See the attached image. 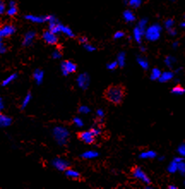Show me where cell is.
Masks as SVG:
<instances>
[{"mask_svg": "<svg viewBox=\"0 0 185 189\" xmlns=\"http://www.w3.org/2000/svg\"><path fill=\"white\" fill-rule=\"evenodd\" d=\"M52 135L56 140V142L59 145L64 146L68 142V138L69 137V132L67 128L64 127H56L52 130Z\"/></svg>", "mask_w": 185, "mask_h": 189, "instance_id": "3", "label": "cell"}, {"mask_svg": "<svg viewBox=\"0 0 185 189\" xmlns=\"http://www.w3.org/2000/svg\"><path fill=\"white\" fill-rule=\"evenodd\" d=\"M3 108H4V103H3V101L2 97H0V112L3 110Z\"/></svg>", "mask_w": 185, "mask_h": 189, "instance_id": "47", "label": "cell"}, {"mask_svg": "<svg viewBox=\"0 0 185 189\" xmlns=\"http://www.w3.org/2000/svg\"><path fill=\"white\" fill-rule=\"evenodd\" d=\"M48 16H37V15H32V14H28L25 16V19L33 23H44L48 22Z\"/></svg>", "mask_w": 185, "mask_h": 189, "instance_id": "10", "label": "cell"}, {"mask_svg": "<svg viewBox=\"0 0 185 189\" xmlns=\"http://www.w3.org/2000/svg\"><path fill=\"white\" fill-rule=\"evenodd\" d=\"M12 123V119L5 114L0 113V127H10Z\"/></svg>", "mask_w": 185, "mask_h": 189, "instance_id": "17", "label": "cell"}, {"mask_svg": "<svg viewBox=\"0 0 185 189\" xmlns=\"http://www.w3.org/2000/svg\"><path fill=\"white\" fill-rule=\"evenodd\" d=\"M164 25H165V28H166V30H169V29L174 28L175 22H174V20L172 19V18H168V19H166V21H165Z\"/></svg>", "mask_w": 185, "mask_h": 189, "instance_id": "31", "label": "cell"}, {"mask_svg": "<svg viewBox=\"0 0 185 189\" xmlns=\"http://www.w3.org/2000/svg\"><path fill=\"white\" fill-rule=\"evenodd\" d=\"M146 29L143 28V27H141L140 25H138V24L134 28L133 38L137 43H139V44L141 43L143 38H144V34H145V30H146Z\"/></svg>", "mask_w": 185, "mask_h": 189, "instance_id": "9", "label": "cell"}, {"mask_svg": "<svg viewBox=\"0 0 185 189\" xmlns=\"http://www.w3.org/2000/svg\"><path fill=\"white\" fill-rule=\"evenodd\" d=\"M2 40H3V38H2V37L0 36V42H2Z\"/></svg>", "mask_w": 185, "mask_h": 189, "instance_id": "52", "label": "cell"}, {"mask_svg": "<svg viewBox=\"0 0 185 189\" xmlns=\"http://www.w3.org/2000/svg\"><path fill=\"white\" fill-rule=\"evenodd\" d=\"M31 100H32V94H31V93H28V94L25 95L24 99H23V102H22V107H21V108H22V109L26 108L27 107H28V105L30 103Z\"/></svg>", "mask_w": 185, "mask_h": 189, "instance_id": "26", "label": "cell"}, {"mask_svg": "<svg viewBox=\"0 0 185 189\" xmlns=\"http://www.w3.org/2000/svg\"><path fill=\"white\" fill-rule=\"evenodd\" d=\"M170 1H172V2H173V1H176V0H170Z\"/></svg>", "mask_w": 185, "mask_h": 189, "instance_id": "53", "label": "cell"}, {"mask_svg": "<svg viewBox=\"0 0 185 189\" xmlns=\"http://www.w3.org/2000/svg\"><path fill=\"white\" fill-rule=\"evenodd\" d=\"M179 46L178 42H177V41H175V42L172 44V46H173V48H177V46Z\"/></svg>", "mask_w": 185, "mask_h": 189, "instance_id": "49", "label": "cell"}, {"mask_svg": "<svg viewBox=\"0 0 185 189\" xmlns=\"http://www.w3.org/2000/svg\"><path fill=\"white\" fill-rule=\"evenodd\" d=\"M91 131L94 132V134L95 136H98V135H100L101 133V129L100 127H93L91 129Z\"/></svg>", "mask_w": 185, "mask_h": 189, "instance_id": "42", "label": "cell"}, {"mask_svg": "<svg viewBox=\"0 0 185 189\" xmlns=\"http://www.w3.org/2000/svg\"><path fill=\"white\" fill-rule=\"evenodd\" d=\"M174 77V74L172 73V72H161V75L159 77V82L161 83H166V82L172 80Z\"/></svg>", "mask_w": 185, "mask_h": 189, "instance_id": "19", "label": "cell"}, {"mask_svg": "<svg viewBox=\"0 0 185 189\" xmlns=\"http://www.w3.org/2000/svg\"><path fill=\"white\" fill-rule=\"evenodd\" d=\"M137 62L140 65V66L142 69H144V70H147L148 67H149L148 61L146 60V59L143 58V57H138L137 58Z\"/></svg>", "mask_w": 185, "mask_h": 189, "instance_id": "24", "label": "cell"}, {"mask_svg": "<svg viewBox=\"0 0 185 189\" xmlns=\"http://www.w3.org/2000/svg\"><path fill=\"white\" fill-rule=\"evenodd\" d=\"M177 152L181 157H185V143H181L177 148Z\"/></svg>", "mask_w": 185, "mask_h": 189, "instance_id": "34", "label": "cell"}, {"mask_svg": "<svg viewBox=\"0 0 185 189\" xmlns=\"http://www.w3.org/2000/svg\"><path fill=\"white\" fill-rule=\"evenodd\" d=\"M162 27L159 23H153L146 27L144 34V37L148 41H156L160 38L162 34Z\"/></svg>", "mask_w": 185, "mask_h": 189, "instance_id": "2", "label": "cell"}, {"mask_svg": "<svg viewBox=\"0 0 185 189\" xmlns=\"http://www.w3.org/2000/svg\"><path fill=\"white\" fill-rule=\"evenodd\" d=\"M180 27H181L182 29H183V30H185V21H183V22H182V23H180Z\"/></svg>", "mask_w": 185, "mask_h": 189, "instance_id": "50", "label": "cell"}, {"mask_svg": "<svg viewBox=\"0 0 185 189\" xmlns=\"http://www.w3.org/2000/svg\"><path fill=\"white\" fill-rule=\"evenodd\" d=\"M42 38L44 40V41L46 44H49V45H56L59 41L58 35H56V34L50 31L49 30L43 33Z\"/></svg>", "mask_w": 185, "mask_h": 189, "instance_id": "6", "label": "cell"}, {"mask_svg": "<svg viewBox=\"0 0 185 189\" xmlns=\"http://www.w3.org/2000/svg\"><path fill=\"white\" fill-rule=\"evenodd\" d=\"M160 75H161L160 70L158 68H153V70H152V72H151L150 78L152 79V80H159Z\"/></svg>", "mask_w": 185, "mask_h": 189, "instance_id": "28", "label": "cell"}, {"mask_svg": "<svg viewBox=\"0 0 185 189\" xmlns=\"http://www.w3.org/2000/svg\"><path fill=\"white\" fill-rule=\"evenodd\" d=\"M36 37V32L33 30H30L24 35L23 40V45L25 46H31Z\"/></svg>", "mask_w": 185, "mask_h": 189, "instance_id": "13", "label": "cell"}, {"mask_svg": "<svg viewBox=\"0 0 185 189\" xmlns=\"http://www.w3.org/2000/svg\"><path fill=\"white\" fill-rule=\"evenodd\" d=\"M64 34V35L68 36V37H70V38H72V37H74L75 36V34H74V32H73V30L69 28V27L68 26H65V25H64V24H62L60 25V34Z\"/></svg>", "mask_w": 185, "mask_h": 189, "instance_id": "18", "label": "cell"}, {"mask_svg": "<svg viewBox=\"0 0 185 189\" xmlns=\"http://www.w3.org/2000/svg\"><path fill=\"white\" fill-rule=\"evenodd\" d=\"M65 175L69 178H72V179H77L80 177V173L78 171L72 170V169H69V168L65 170Z\"/></svg>", "mask_w": 185, "mask_h": 189, "instance_id": "22", "label": "cell"}, {"mask_svg": "<svg viewBox=\"0 0 185 189\" xmlns=\"http://www.w3.org/2000/svg\"><path fill=\"white\" fill-rule=\"evenodd\" d=\"M99 156V153L95 150H88V151H85L84 153L81 154V157L84 159H94L95 157H97Z\"/></svg>", "mask_w": 185, "mask_h": 189, "instance_id": "20", "label": "cell"}, {"mask_svg": "<svg viewBox=\"0 0 185 189\" xmlns=\"http://www.w3.org/2000/svg\"><path fill=\"white\" fill-rule=\"evenodd\" d=\"M125 36V33L123 32V31H117V32L114 34V39L116 40H119V39H122V38H123Z\"/></svg>", "mask_w": 185, "mask_h": 189, "instance_id": "39", "label": "cell"}, {"mask_svg": "<svg viewBox=\"0 0 185 189\" xmlns=\"http://www.w3.org/2000/svg\"><path fill=\"white\" fill-rule=\"evenodd\" d=\"M117 66H118V64H117V61H113V62L108 64L107 69H109V70H110V71H113V70H115V69L117 68Z\"/></svg>", "mask_w": 185, "mask_h": 189, "instance_id": "41", "label": "cell"}, {"mask_svg": "<svg viewBox=\"0 0 185 189\" xmlns=\"http://www.w3.org/2000/svg\"><path fill=\"white\" fill-rule=\"evenodd\" d=\"M33 78L37 84H41L44 79V72L40 69H36L33 73Z\"/></svg>", "mask_w": 185, "mask_h": 189, "instance_id": "15", "label": "cell"}, {"mask_svg": "<svg viewBox=\"0 0 185 189\" xmlns=\"http://www.w3.org/2000/svg\"><path fill=\"white\" fill-rule=\"evenodd\" d=\"M78 40H79V42L81 43V44H83V45H84L85 43L88 42V40L86 36H81V37H79Z\"/></svg>", "mask_w": 185, "mask_h": 189, "instance_id": "44", "label": "cell"}, {"mask_svg": "<svg viewBox=\"0 0 185 189\" xmlns=\"http://www.w3.org/2000/svg\"><path fill=\"white\" fill-rule=\"evenodd\" d=\"M6 12V4L3 0H0V16Z\"/></svg>", "mask_w": 185, "mask_h": 189, "instance_id": "35", "label": "cell"}, {"mask_svg": "<svg viewBox=\"0 0 185 189\" xmlns=\"http://www.w3.org/2000/svg\"><path fill=\"white\" fill-rule=\"evenodd\" d=\"M84 48L88 51V52H94V51H95L96 50V48H95V46H93L92 44H90V43H85L84 45Z\"/></svg>", "mask_w": 185, "mask_h": 189, "instance_id": "37", "label": "cell"}, {"mask_svg": "<svg viewBox=\"0 0 185 189\" xmlns=\"http://www.w3.org/2000/svg\"><path fill=\"white\" fill-rule=\"evenodd\" d=\"M52 165L56 170L59 171H65L69 168V163H67V161L59 157H57L52 161Z\"/></svg>", "mask_w": 185, "mask_h": 189, "instance_id": "12", "label": "cell"}, {"mask_svg": "<svg viewBox=\"0 0 185 189\" xmlns=\"http://www.w3.org/2000/svg\"><path fill=\"white\" fill-rule=\"evenodd\" d=\"M184 186H185V181H184Z\"/></svg>", "mask_w": 185, "mask_h": 189, "instance_id": "54", "label": "cell"}, {"mask_svg": "<svg viewBox=\"0 0 185 189\" xmlns=\"http://www.w3.org/2000/svg\"><path fill=\"white\" fill-rule=\"evenodd\" d=\"M16 78H17V74H16V73H13V74L10 75L8 78H6L2 82V85H3V86H7V85L11 84L14 80H16Z\"/></svg>", "mask_w": 185, "mask_h": 189, "instance_id": "25", "label": "cell"}, {"mask_svg": "<svg viewBox=\"0 0 185 189\" xmlns=\"http://www.w3.org/2000/svg\"><path fill=\"white\" fill-rule=\"evenodd\" d=\"M125 53L124 52H119L118 55H117V62L118 64V66L120 67H123V65H125Z\"/></svg>", "mask_w": 185, "mask_h": 189, "instance_id": "27", "label": "cell"}, {"mask_svg": "<svg viewBox=\"0 0 185 189\" xmlns=\"http://www.w3.org/2000/svg\"><path fill=\"white\" fill-rule=\"evenodd\" d=\"M156 157V152L153 150H146L140 154V157L142 159H153Z\"/></svg>", "mask_w": 185, "mask_h": 189, "instance_id": "21", "label": "cell"}, {"mask_svg": "<svg viewBox=\"0 0 185 189\" xmlns=\"http://www.w3.org/2000/svg\"><path fill=\"white\" fill-rule=\"evenodd\" d=\"M184 18H185V16H184Z\"/></svg>", "mask_w": 185, "mask_h": 189, "instance_id": "55", "label": "cell"}, {"mask_svg": "<svg viewBox=\"0 0 185 189\" xmlns=\"http://www.w3.org/2000/svg\"><path fill=\"white\" fill-rule=\"evenodd\" d=\"M165 63L166 64L167 66H169V67H172V65H174L176 63V59L174 57H171V56H168L167 58H166L165 59Z\"/></svg>", "mask_w": 185, "mask_h": 189, "instance_id": "32", "label": "cell"}, {"mask_svg": "<svg viewBox=\"0 0 185 189\" xmlns=\"http://www.w3.org/2000/svg\"><path fill=\"white\" fill-rule=\"evenodd\" d=\"M172 93L175 94H182L185 93V89L182 88L180 85H177L172 89Z\"/></svg>", "mask_w": 185, "mask_h": 189, "instance_id": "30", "label": "cell"}, {"mask_svg": "<svg viewBox=\"0 0 185 189\" xmlns=\"http://www.w3.org/2000/svg\"><path fill=\"white\" fill-rule=\"evenodd\" d=\"M76 83L79 88L82 89H87L90 84V78L88 76V73H81L77 77L76 79Z\"/></svg>", "mask_w": 185, "mask_h": 189, "instance_id": "7", "label": "cell"}, {"mask_svg": "<svg viewBox=\"0 0 185 189\" xmlns=\"http://www.w3.org/2000/svg\"><path fill=\"white\" fill-rule=\"evenodd\" d=\"M177 170L182 174V176L185 175V163H183L182 161L177 163Z\"/></svg>", "mask_w": 185, "mask_h": 189, "instance_id": "33", "label": "cell"}, {"mask_svg": "<svg viewBox=\"0 0 185 189\" xmlns=\"http://www.w3.org/2000/svg\"><path fill=\"white\" fill-rule=\"evenodd\" d=\"M123 17L126 23H133L136 19V15L131 10H124L123 13Z\"/></svg>", "mask_w": 185, "mask_h": 189, "instance_id": "16", "label": "cell"}, {"mask_svg": "<svg viewBox=\"0 0 185 189\" xmlns=\"http://www.w3.org/2000/svg\"><path fill=\"white\" fill-rule=\"evenodd\" d=\"M76 69H77L76 65L70 60H66V61L62 62L61 64L62 74L64 76H68L69 74L74 73L76 71Z\"/></svg>", "mask_w": 185, "mask_h": 189, "instance_id": "4", "label": "cell"}, {"mask_svg": "<svg viewBox=\"0 0 185 189\" xmlns=\"http://www.w3.org/2000/svg\"><path fill=\"white\" fill-rule=\"evenodd\" d=\"M169 188L170 189H177V186H174V185H171V186H169Z\"/></svg>", "mask_w": 185, "mask_h": 189, "instance_id": "51", "label": "cell"}, {"mask_svg": "<svg viewBox=\"0 0 185 189\" xmlns=\"http://www.w3.org/2000/svg\"><path fill=\"white\" fill-rule=\"evenodd\" d=\"M6 52H7L6 46L3 44V41H2V42H0V53H1V54H3V53H5Z\"/></svg>", "mask_w": 185, "mask_h": 189, "instance_id": "43", "label": "cell"}, {"mask_svg": "<svg viewBox=\"0 0 185 189\" xmlns=\"http://www.w3.org/2000/svg\"><path fill=\"white\" fill-rule=\"evenodd\" d=\"M126 3L129 4V6H130V8L137 9L141 5L142 0H127Z\"/></svg>", "mask_w": 185, "mask_h": 189, "instance_id": "23", "label": "cell"}, {"mask_svg": "<svg viewBox=\"0 0 185 189\" xmlns=\"http://www.w3.org/2000/svg\"><path fill=\"white\" fill-rule=\"evenodd\" d=\"M173 160H174L175 162H177V163H180V162L183 161V158H182V157H175V158H174Z\"/></svg>", "mask_w": 185, "mask_h": 189, "instance_id": "48", "label": "cell"}, {"mask_svg": "<svg viewBox=\"0 0 185 189\" xmlns=\"http://www.w3.org/2000/svg\"><path fill=\"white\" fill-rule=\"evenodd\" d=\"M167 170H168V172L171 174H173L175 173V172H177V163L173 160L172 163L169 164V166H168V168H167Z\"/></svg>", "mask_w": 185, "mask_h": 189, "instance_id": "29", "label": "cell"}, {"mask_svg": "<svg viewBox=\"0 0 185 189\" xmlns=\"http://www.w3.org/2000/svg\"><path fill=\"white\" fill-rule=\"evenodd\" d=\"M79 112L80 113H81V114H88L89 112H90V109H89V108L88 107H87V106H81L80 108H79Z\"/></svg>", "mask_w": 185, "mask_h": 189, "instance_id": "40", "label": "cell"}, {"mask_svg": "<svg viewBox=\"0 0 185 189\" xmlns=\"http://www.w3.org/2000/svg\"><path fill=\"white\" fill-rule=\"evenodd\" d=\"M73 122H74V124L76 126V127H83V125H84V123H83V121H82V120H81V118L79 117H75L73 119Z\"/></svg>", "mask_w": 185, "mask_h": 189, "instance_id": "36", "label": "cell"}, {"mask_svg": "<svg viewBox=\"0 0 185 189\" xmlns=\"http://www.w3.org/2000/svg\"><path fill=\"white\" fill-rule=\"evenodd\" d=\"M52 57L53 58V59H60V58L62 57V52H60L59 50H58V49H56V50H54V51L52 52Z\"/></svg>", "mask_w": 185, "mask_h": 189, "instance_id": "38", "label": "cell"}, {"mask_svg": "<svg viewBox=\"0 0 185 189\" xmlns=\"http://www.w3.org/2000/svg\"><path fill=\"white\" fill-rule=\"evenodd\" d=\"M132 175L137 180H140L141 182L145 183L146 185H149L151 183V181H150L149 177L146 176V173L141 170V168L139 167H136L133 170H132Z\"/></svg>", "mask_w": 185, "mask_h": 189, "instance_id": "5", "label": "cell"}, {"mask_svg": "<svg viewBox=\"0 0 185 189\" xmlns=\"http://www.w3.org/2000/svg\"><path fill=\"white\" fill-rule=\"evenodd\" d=\"M95 135L94 134V132L91 130L89 131H85V132H81L79 133V138L81 141H83L84 143H93L95 140Z\"/></svg>", "mask_w": 185, "mask_h": 189, "instance_id": "8", "label": "cell"}, {"mask_svg": "<svg viewBox=\"0 0 185 189\" xmlns=\"http://www.w3.org/2000/svg\"><path fill=\"white\" fill-rule=\"evenodd\" d=\"M167 32H168V34H169L171 36H175L177 35V30H175V28H172V29L167 30Z\"/></svg>", "mask_w": 185, "mask_h": 189, "instance_id": "45", "label": "cell"}, {"mask_svg": "<svg viewBox=\"0 0 185 189\" xmlns=\"http://www.w3.org/2000/svg\"><path fill=\"white\" fill-rule=\"evenodd\" d=\"M18 12V9L16 6V3L14 0H10L9 2V7L8 10H6V14L9 16H16Z\"/></svg>", "mask_w": 185, "mask_h": 189, "instance_id": "14", "label": "cell"}, {"mask_svg": "<svg viewBox=\"0 0 185 189\" xmlns=\"http://www.w3.org/2000/svg\"><path fill=\"white\" fill-rule=\"evenodd\" d=\"M125 95V89L122 85H111L105 92V96L113 104H119Z\"/></svg>", "mask_w": 185, "mask_h": 189, "instance_id": "1", "label": "cell"}, {"mask_svg": "<svg viewBox=\"0 0 185 189\" xmlns=\"http://www.w3.org/2000/svg\"><path fill=\"white\" fill-rule=\"evenodd\" d=\"M97 115H98V117H100V118H103L105 116V113H104V111L102 110V109H98L97 110Z\"/></svg>", "mask_w": 185, "mask_h": 189, "instance_id": "46", "label": "cell"}, {"mask_svg": "<svg viewBox=\"0 0 185 189\" xmlns=\"http://www.w3.org/2000/svg\"><path fill=\"white\" fill-rule=\"evenodd\" d=\"M15 32H16V27L11 24H6L2 28H0V36L3 39L5 37L12 35Z\"/></svg>", "mask_w": 185, "mask_h": 189, "instance_id": "11", "label": "cell"}]
</instances>
